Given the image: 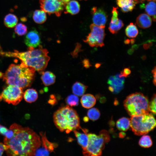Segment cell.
Listing matches in <instances>:
<instances>
[{
	"label": "cell",
	"instance_id": "cell-1",
	"mask_svg": "<svg viewBox=\"0 0 156 156\" xmlns=\"http://www.w3.org/2000/svg\"><path fill=\"white\" fill-rule=\"evenodd\" d=\"M11 133L4 138V144L8 148L6 151L8 156H34L41 144L40 137L28 127H23L16 123L9 128Z\"/></svg>",
	"mask_w": 156,
	"mask_h": 156
},
{
	"label": "cell",
	"instance_id": "cell-2",
	"mask_svg": "<svg viewBox=\"0 0 156 156\" xmlns=\"http://www.w3.org/2000/svg\"><path fill=\"white\" fill-rule=\"evenodd\" d=\"M48 53L47 50L40 45L38 49H28L26 52L16 50L13 52L2 51L1 55L17 58L26 66L41 73L47 67L50 60Z\"/></svg>",
	"mask_w": 156,
	"mask_h": 156
},
{
	"label": "cell",
	"instance_id": "cell-3",
	"mask_svg": "<svg viewBox=\"0 0 156 156\" xmlns=\"http://www.w3.org/2000/svg\"><path fill=\"white\" fill-rule=\"evenodd\" d=\"M35 70L22 63L11 64L5 73L3 80L8 85H14L23 89L30 86L34 77Z\"/></svg>",
	"mask_w": 156,
	"mask_h": 156
},
{
	"label": "cell",
	"instance_id": "cell-4",
	"mask_svg": "<svg viewBox=\"0 0 156 156\" xmlns=\"http://www.w3.org/2000/svg\"><path fill=\"white\" fill-rule=\"evenodd\" d=\"M53 120L56 127L61 132L68 133L81 129L77 112L69 105L60 107L54 113Z\"/></svg>",
	"mask_w": 156,
	"mask_h": 156
},
{
	"label": "cell",
	"instance_id": "cell-5",
	"mask_svg": "<svg viewBox=\"0 0 156 156\" xmlns=\"http://www.w3.org/2000/svg\"><path fill=\"white\" fill-rule=\"evenodd\" d=\"M147 97L140 92L131 94L124 101V107L131 116L149 113Z\"/></svg>",
	"mask_w": 156,
	"mask_h": 156
},
{
	"label": "cell",
	"instance_id": "cell-6",
	"mask_svg": "<svg viewBox=\"0 0 156 156\" xmlns=\"http://www.w3.org/2000/svg\"><path fill=\"white\" fill-rule=\"evenodd\" d=\"M130 127L136 135H145L153 130L156 123L153 115L149 113L131 116Z\"/></svg>",
	"mask_w": 156,
	"mask_h": 156
},
{
	"label": "cell",
	"instance_id": "cell-7",
	"mask_svg": "<svg viewBox=\"0 0 156 156\" xmlns=\"http://www.w3.org/2000/svg\"><path fill=\"white\" fill-rule=\"evenodd\" d=\"M88 141L86 150L82 151L85 156H98L101 155L105 143L109 141L110 136L107 131H101L99 135L88 133Z\"/></svg>",
	"mask_w": 156,
	"mask_h": 156
},
{
	"label": "cell",
	"instance_id": "cell-8",
	"mask_svg": "<svg viewBox=\"0 0 156 156\" xmlns=\"http://www.w3.org/2000/svg\"><path fill=\"white\" fill-rule=\"evenodd\" d=\"M23 95L22 88L16 86L8 85L0 94V101H3L16 105L22 100Z\"/></svg>",
	"mask_w": 156,
	"mask_h": 156
},
{
	"label": "cell",
	"instance_id": "cell-9",
	"mask_svg": "<svg viewBox=\"0 0 156 156\" xmlns=\"http://www.w3.org/2000/svg\"><path fill=\"white\" fill-rule=\"evenodd\" d=\"M90 32L84 41L92 47H101L104 45L103 41L105 36L104 28L94 24L90 26Z\"/></svg>",
	"mask_w": 156,
	"mask_h": 156
},
{
	"label": "cell",
	"instance_id": "cell-10",
	"mask_svg": "<svg viewBox=\"0 0 156 156\" xmlns=\"http://www.w3.org/2000/svg\"><path fill=\"white\" fill-rule=\"evenodd\" d=\"M41 10L49 15L55 14L59 16L64 10L65 3L62 0H39Z\"/></svg>",
	"mask_w": 156,
	"mask_h": 156
},
{
	"label": "cell",
	"instance_id": "cell-11",
	"mask_svg": "<svg viewBox=\"0 0 156 156\" xmlns=\"http://www.w3.org/2000/svg\"><path fill=\"white\" fill-rule=\"evenodd\" d=\"M40 134L41 137V145L36 151L34 155H49V154L54 151L57 144L49 141L46 137L45 132H40Z\"/></svg>",
	"mask_w": 156,
	"mask_h": 156
},
{
	"label": "cell",
	"instance_id": "cell-12",
	"mask_svg": "<svg viewBox=\"0 0 156 156\" xmlns=\"http://www.w3.org/2000/svg\"><path fill=\"white\" fill-rule=\"evenodd\" d=\"M125 77L120 74L110 76L108 79L107 83L109 85L108 88L110 91L115 93H119L123 88Z\"/></svg>",
	"mask_w": 156,
	"mask_h": 156
},
{
	"label": "cell",
	"instance_id": "cell-13",
	"mask_svg": "<svg viewBox=\"0 0 156 156\" xmlns=\"http://www.w3.org/2000/svg\"><path fill=\"white\" fill-rule=\"evenodd\" d=\"M91 12L93 24L104 28L107 20V15L105 12L102 9L94 7Z\"/></svg>",
	"mask_w": 156,
	"mask_h": 156
},
{
	"label": "cell",
	"instance_id": "cell-14",
	"mask_svg": "<svg viewBox=\"0 0 156 156\" xmlns=\"http://www.w3.org/2000/svg\"><path fill=\"white\" fill-rule=\"evenodd\" d=\"M41 42L39 34L35 29H33L29 31L24 38V42L28 47V49H34L39 46Z\"/></svg>",
	"mask_w": 156,
	"mask_h": 156
},
{
	"label": "cell",
	"instance_id": "cell-15",
	"mask_svg": "<svg viewBox=\"0 0 156 156\" xmlns=\"http://www.w3.org/2000/svg\"><path fill=\"white\" fill-rule=\"evenodd\" d=\"M117 8L113 7L112 12V16L109 29L113 34H116L124 25L122 20L118 18Z\"/></svg>",
	"mask_w": 156,
	"mask_h": 156
},
{
	"label": "cell",
	"instance_id": "cell-16",
	"mask_svg": "<svg viewBox=\"0 0 156 156\" xmlns=\"http://www.w3.org/2000/svg\"><path fill=\"white\" fill-rule=\"evenodd\" d=\"M83 133L80 132L77 130L73 131L78 144L81 147L83 151H85L87 146L88 138V131L85 129H82Z\"/></svg>",
	"mask_w": 156,
	"mask_h": 156
},
{
	"label": "cell",
	"instance_id": "cell-17",
	"mask_svg": "<svg viewBox=\"0 0 156 156\" xmlns=\"http://www.w3.org/2000/svg\"><path fill=\"white\" fill-rule=\"evenodd\" d=\"M138 0H117V3L124 12L131 11L134 8Z\"/></svg>",
	"mask_w": 156,
	"mask_h": 156
},
{
	"label": "cell",
	"instance_id": "cell-18",
	"mask_svg": "<svg viewBox=\"0 0 156 156\" xmlns=\"http://www.w3.org/2000/svg\"><path fill=\"white\" fill-rule=\"evenodd\" d=\"M136 22L139 27L144 29L146 28L151 25L152 19L147 14H142L137 17Z\"/></svg>",
	"mask_w": 156,
	"mask_h": 156
},
{
	"label": "cell",
	"instance_id": "cell-19",
	"mask_svg": "<svg viewBox=\"0 0 156 156\" xmlns=\"http://www.w3.org/2000/svg\"><path fill=\"white\" fill-rule=\"evenodd\" d=\"M65 13H69L71 15H75L79 11L80 5L76 0L70 1L66 3L65 6Z\"/></svg>",
	"mask_w": 156,
	"mask_h": 156
},
{
	"label": "cell",
	"instance_id": "cell-20",
	"mask_svg": "<svg viewBox=\"0 0 156 156\" xmlns=\"http://www.w3.org/2000/svg\"><path fill=\"white\" fill-rule=\"evenodd\" d=\"M96 101L95 97L92 94H89L83 95L80 100L82 107L87 109L92 107L95 105Z\"/></svg>",
	"mask_w": 156,
	"mask_h": 156
},
{
	"label": "cell",
	"instance_id": "cell-21",
	"mask_svg": "<svg viewBox=\"0 0 156 156\" xmlns=\"http://www.w3.org/2000/svg\"><path fill=\"white\" fill-rule=\"evenodd\" d=\"M41 74V79L45 86H49L55 82L56 77L52 72L49 71H43Z\"/></svg>",
	"mask_w": 156,
	"mask_h": 156
},
{
	"label": "cell",
	"instance_id": "cell-22",
	"mask_svg": "<svg viewBox=\"0 0 156 156\" xmlns=\"http://www.w3.org/2000/svg\"><path fill=\"white\" fill-rule=\"evenodd\" d=\"M23 97L26 102L31 103L34 102L37 99L38 93L35 89H28L23 94Z\"/></svg>",
	"mask_w": 156,
	"mask_h": 156
},
{
	"label": "cell",
	"instance_id": "cell-23",
	"mask_svg": "<svg viewBox=\"0 0 156 156\" xmlns=\"http://www.w3.org/2000/svg\"><path fill=\"white\" fill-rule=\"evenodd\" d=\"M88 87L79 82H76L72 87V91L73 94L77 96H81L86 92Z\"/></svg>",
	"mask_w": 156,
	"mask_h": 156
},
{
	"label": "cell",
	"instance_id": "cell-24",
	"mask_svg": "<svg viewBox=\"0 0 156 156\" xmlns=\"http://www.w3.org/2000/svg\"><path fill=\"white\" fill-rule=\"evenodd\" d=\"M18 21L17 17L14 14L9 13L6 15L4 19V23L8 28H13L16 25Z\"/></svg>",
	"mask_w": 156,
	"mask_h": 156
},
{
	"label": "cell",
	"instance_id": "cell-25",
	"mask_svg": "<svg viewBox=\"0 0 156 156\" xmlns=\"http://www.w3.org/2000/svg\"><path fill=\"white\" fill-rule=\"evenodd\" d=\"M130 120L129 118L123 117L119 119L116 123L117 128L119 130L126 131L130 127Z\"/></svg>",
	"mask_w": 156,
	"mask_h": 156
},
{
	"label": "cell",
	"instance_id": "cell-26",
	"mask_svg": "<svg viewBox=\"0 0 156 156\" xmlns=\"http://www.w3.org/2000/svg\"><path fill=\"white\" fill-rule=\"evenodd\" d=\"M33 18L37 23L41 24L44 23L47 19L45 12L41 10H36L33 12Z\"/></svg>",
	"mask_w": 156,
	"mask_h": 156
},
{
	"label": "cell",
	"instance_id": "cell-27",
	"mask_svg": "<svg viewBox=\"0 0 156 156\" xmlns=\"http://www.w3.org/2000/svg\"><path fill=\"white\" fill-rule=\"evenodd\" d=\"M145 10L149 16H152L153 20H156V4L155 1H150L144 7Z\"/></svg>",
	"mask_w": 156,
	"mask_h": 156
},
{
	"label": "cell",
	"instance_id": "cell-28",
	"mask_svg": "<svg viewBox=\"0 0 156 156\" xmlns=\"http://www.w3.org/2000/svg\"><path fill=\"white\" fill-rule=\"evenodd\" d=\"M125 34L126 36L129 38H135L138 35V30L135 25L133 23H131L125 29Z\"/></svg>",
	"mask_w": 156,
	"mask_h": 156
},
{
	"label": "cell",
	"instance_id": "cell-29",
	"mask_svg": "<svg viewBox=\"0 0 156 156\" xmlns=\"http://www.w3.org/2000/svg\"><path fill=\"white\" fill-rule=\"evenodd\" d=\"M153 142L151 137L148 135H144L140 139L139 144L140 146L145 148L151 147Z\"/></svg>",
	"mask_w": 156,
	"mask_h": 156
},
{
	"label": "cell",
	"instance_id": "cell-30",
	"mask_svg": "<svg viewBox=\"0 0 156 156\" xmlns=\"http://www.w3.org/2000/svg\"><path fill=\"white\" fill-rule=\"evenodd\" d=\"M87 116L89 119L95 121L98 120L100 117V113L99 110L96 108H92L88 111Z\"/></svg>",
	"mask_w": 156,
	"mask_h": 156
},
{
	"label": "cell",
	"instance_id": "cell-31",
	"mask_svg": "<svg viewBox=\"0 0 156 156\" xmlns=\"http://www.w3.org/2000/svg\"><path fill=\"white\" fill-rule=\"evenodd\" d=\"M65 101L68 105L75 106L78 105L79 99L77 96L74 94H71L66 97Z\"/></svg>",
	"mask_w": 156,
	"mask_h": 156
},
{
	"label": "cell",
	"instance_id": "cell-32",
	"mask_svg": "<svg viewBox=\"0 0 156 156\" xmlns=\"http://www.w3.org/2000/svg\"><path fill=\"white\" fill-rule=\"evenodd\" d=\"M27 31L26 26L22 23H19L16 25L14 29L15 33L19 36H22L25 34Z\"/></svg>",
	"mask_w": 156,
	"mask_h": 156
},
{
	"label": "cell",
	"instance_id": "cell-33",
	"mask_svg": "<svg viewBox=\"0 0 156 156\" xmlns=\"http://www.w3.org/2000/svg\"><path fill=\"white\" fill-rule=\"evenodd\" d=\"M156 94H154L152 96L151 100L149 102L148 108L149 112L153 114H156Z\"/></svg>",
	"mask_w": 156,
	"mask_h": 156
},
{
	"label": "cell",
	"instance_id": "cell-34",
	"mask_svg": "<svg viewBox=\"0 0 156 156\" xmlns=\"http://www.w3.org/2000/svg\"><path fill=\"white\" fill-rule=\"evenodd\" d=\"M131 73L130 70L128 68H126L122 71L120 73V75L124 77H126L130 74Z\"/></svg>",
	"mask_w": 156,
	"mask_h": 156
},
{
	"label": "cell",
	"instance_id": "cell-35",
	"mask_svg": "<svg viewBox=\"0 0 156 156\" xmlns=\"http://www.w3.org/2000/svg\"><path fill=\"white\" fill-rule=\"evenodd\" d=\"M8 148V146L0 142V156H1L4 151H6Z\"/></svg>",
	"mask_w": 156,
	"mask_h": 156
},
{
	"label": "cell",
	"instance_id": "cell-36",
	"mask_svg": "<svg viewBox=\"0 0 156 156\" xmlns=\"http://www.w3.org/2000/svg\"><path fill=\"white\" fill-rule=\"evenodd\" d=\"M8 130V129L4 126L1 125L0 127V134H1L5 136Z\"/></svg>",
	"mask_w": 156,
	"mask_h": 156
},
{
	"label": "cell",
	"instance_id": "cell-37",
	"mask_svg": "<svg viewBox=\"0 0 156 156\" xmlns=\"http://www.w3.org/2000/svg\"><path fill=\"white\" fill-rule=\"evenodd\" d=\"M156 66H155L153 69L152 70V73L153 74V83L154 85L156 86Z\"/></svg>",
	"mask_w": 156,
	"mask_h": 156
},
{
	"label": "cell",
	"instance_id": "cell-38",
	"mask_svg": "<svg viewBox=\"0 0 156 156\" xmlns=\"http://www.w3.org/2000/svg\"><path fill=\"white\" fill-rule=\"evenodd\" d=\"M84 61V66L86 67H89L90 66L89 61L87 60H85Z\"/></svg>",
	"mask_w": 156,
	"mask_h": 156
},
{
	"label": "cell",
	"instance_id": "cell-39",
	"mask_svg": "<svg viewBox=\"0 0 156 156\" xmlns=\"http://www.w3.org/2000/svg\"><path fill=\"white\" fill-rule=\"evenodd\" d=\"M62 0L66 4V3L68 2L70 0Z\"/></svg>",
	"mask_w": 156,
	"mask_h": 156
},
{
	"label": "cell",
	"instance_id": "cell-40",
	"mask_svg": "<svg viewBox=\"0 0 156 156\" xmlns=\"http://www.w3.org/2000/svg\"><path fill=\"white\" fill-rule=\"evenodd\" d=\"M125 42L126 44H128L129 43V40H126Z\"/></svg>",
	"mask_w": 156,
	"mask_h": 156
},
{
	"label": "cell",
	"instance_id": "cell-41",
	"mask_svg": "<svg viewBox=\"0 0 156 156\" xmlns=\"http://www.w3.org/2000/svg\"><path fill=\"white\" fill-rule=\"evenodd\" d=\"M2 49L1 48L0 45V55H1V53L2 52Z\"/></svg>",
	"mask_w": 156,
	"mask_h": 156
},
{
	"label": "cell",
	"instance_id": "cell-42",
	"mask_svg": "<svg viewBox=\"0 0 156 156\" xmlns=\"http://www.w3.org/2000/svg\"><path fill=\"white\" fill-rule=\"evenodd\" d=\"M100 64H97L96 66V67H98L99 66H100Z\"/></svg>",
	"mask_w": 156,
	"mask_h": 156
},
{
	"label": "cell",
	"instance_id": "cell-43",
	"mask_svg": "<svg viewBox=\"0 0 156 156\" xmlns=\"http://www.w3.org/2000/svg\"><path fill=\"white\" fill-rule=\"evenodd\" d=\"M147 1H155L156 0H147Z\"/></svg>",
	"mask_w": 156,
	"mask_h": 156
}]
</instances>
